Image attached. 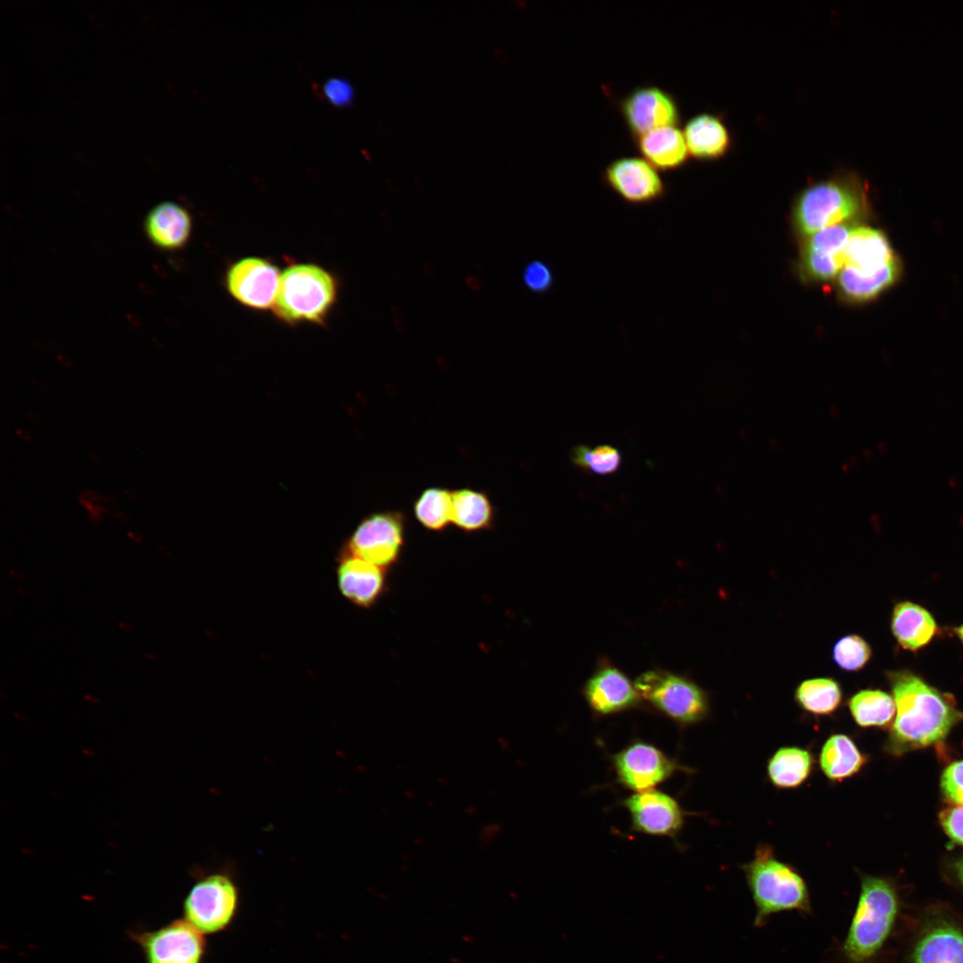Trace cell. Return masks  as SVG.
Segmentation results:
<instances>
[{
  "label": "cell",
  "instance_id": "6da1fadb",
  "mask_svg": "<svg viewBox=\"0 0 963 963\" xmlns=\"http://www.w3.org/2000/svg\"><path fill=\"white\" fill-rule=\"evenodd\" d=\"M896 712L885 749L893 755L942 742L963 720L952 695L908 670L886 672Z\"/></svg>",
  "mask_w": 963,
  "mask_h": 963
},
{
  "label": "cell",
  "instance_id": "7a4b0ae2",
  "mask_svg": "<svg viewBox=\"0 0 963 963\" xmlns=\"http://www.w3.org/2000/svg\"><path fill=\"white\" fill-rule=\"evenodd\" d=\"M860 879L857 904L840 947L845 963H872L888 940L900 909L889 878L860 874Z\"/></svg>",
  "mask_w": 963,
  "mask_h": 963
},
{
  "label": "cell",
  "instance_id": "3957f363",
  "mask_svg": "<svg viewBox=\"0 0 963 963\" xmlns=\"http://www.w3.org/2000/svg\"><path fill=\"white\" fill-rule=\"evenodd\" d=\"M741 869L755 907V927H762L770 917L785 911L812 914L805 879L794 866L778 859L769 844H759Z\"/></svg>",
  "mask_w": 963,
  "mask_h": 963
},
{
  "label": "cell",
  "instance_id": "277c9868",
  "mask_svg": "<svg viewBox=\"0 0 963 963\" xmlns=\"http://www.w3.org/2000/svg\"><path fill=\"white\" fill-rule=\"evenodd\" d=\"M901 273L900 259L885 233L866 226L852 228L844 250V268L837 276L847 299L872 300L894 284Z\"/></svg>",
  "mask_w": 963,
  "mask_h": 963
},
{
  "label": "cell",
  "instance_id": "5b68a950",
  "mask_svg": "<svg viewBox=\"0 0 963 963\" xmlns=\"http://www.w3.org/2000/svg\"><path fill=\"white\" fill-rule=\"evenodd\" d=\"M868 209L864 182L853 171H837L813 182L797 195L793 210L799 231L810 236L824 228L853 221Z\"/></svg>",
  "mask_w": 963,
  "mask_h": 963
},
{
  "label": "cell",
  "instance_id": "8992f818",
  "mask_svg": "<svg viewBox=\"0 0 963 963\" xmlns=\"http://www.w3.org/2000/svg\"><path fill=\"white\" fill-rule=\"evenodd\" d=\"M336 280L315 264H293L281 275L274 305L276 317L290 325L323 324L337 298Z\"/></svg>",
  "mask_w": 963,
  "mask_h": 963
},
{
  "label": "cell",
  "instance_id": "52a82bcc",
  "mask_svg": "<svg viewBox=\"0 0 963 963\" xmlns=\"http://www.w3.org/2000/svg\"><path fill=\"white\" fill-rule=\"evenodd\" d=\"M634 685L642 700L679 726L697 724L710 713L706 691L683 675L649 670L639 675Z\"/></svg>",
  "mask_w": 963,
  "mask_h": 963
},
{
  "label": "cell",
  "instance_id": "ba28073f",
  "mask_svg": "<svg viewBox=\"0 0 963 963\" xmlns=\"http://www.w3.org/2000/svg\"><path fill=\"white\" fill-rule=\"evenodd\" d=\"M406 534L407 517L402 511L372 513L358 523L338 554L357 556L389 571L402 556Z\"/></svg>",
  "mask_w": 963,
  "mask_h": 963
},
{
  "label": "cell",
  "instance_id": "9c48e42d",
  "mask_svg": "<svg viewBox=\"0 0 963 963\" xmlns=\"http://www.w3.org/2000/svg\"><path fill=\"white\" fill-rule=\"evenodd\" d=\"M237 889L226 875L215 873L201 878L187 894L184 910L185 919L202 934H212L226 927L234 917Z\"/></svg>",
  "mask_w": 963,
  "mask_h": 963
},
{
  "label": "cell",
  "instance_id": "30bf717a",
  "mask_svg": "<svg viewBox=\"0 0 963 963\" xmlns=\"http://www.w3.org/2000/svg\"><path fill=\"white\" fill-rule=\"evenodd\" d=\"M619 783L635 793L654 789L681 767L662 750L634 740L612 756Z\"/></svg>",
  "mask_w": 963,
  "mask_h": 963
},
{
  "label": "cell",
  "instance_id": "8fae6325",
  "mask_svg": "<svg viewBox=\"0 0 963 963\" xmlns=\"http://www.w3.org/2000/svg\"><path fill=\"white\" fill-rule=\"evenodd\" d=\"M618 108L632 141L651 130L681 122L674 95L654 85L633 88L618 101Z\"/></svg>",
  "mask_w": 963,
  "mask_h": 963
},
{
  "label": "cell",
  "instance_id": "7c38bea8",
  "mask_svg": "<svg viewBox=\"0 0 963 963\" xmlns=\"http://www.w3.org/2000/svg\"><path fill=\"white\" fill-rule=\"evenodd\" d=\"M601 177L605 186L632 205L651 204L667 193V185L658 170L643 158L615 159L605 167Z\"/></svg>",
  "mask_w": 963,
  "mask_h": 963
},
{
  "label": "cell",
  "instance_id": "4fadbf2b",
  "mask_svg": "<svg viewBox=\"0 0 963 963\" xmlns=\"http://www.w3.org/2000/svg\"><path fill=\"white\" fill-rule=\"evenodd\" d=\"M278 268L261 258H245L234 263L226 274L230 294L243 305L256 309L274 308L279 291Z\"/></svg>",
  "mask_w": 963,
  "mask_h": 963
},
{
  "label": "cell",
  "instance_id": "5bb4252c",
  "mask_svg": "<svg viewBox=\"0 0 963 963\" xmlns=\"http://www.w3.org/2000/svg\"><path fill=\"white\" fill-rule=\"evenodd\" d=\"M633 831L647 835L675 838L684 826V811L670 794L651 789L625 798Z\"/></svg>",
  "mask_w": 963,
  "mask_h": 963
},
{
  "label": "cell",
  "instance_id": "9a60e30c",
  "mask_svg": "<svg viewBox=\"0 0 963 963\" xmlns=\"http://www.w3.org/2000/svg\"><path fill=\"white\" fill-rule=\"evenodd\" d=\"M147 963H201L202 933L186 919L176 920L137 936Z\"/></svg>",
  "mask_w": 963,
  "mask_h": 963
},
{
  "label": "cell",
  "instance_id": "2e32d148",
  "mask_svg": "<svg viewBox=\"0 0 963 963\" xmlns=\"http://www.w3.org/2000/svg\"><path fill=\"white\" fill-rule=\"evenodd\" d=\"M336 582L343 598L362 609L375 606L388 587V571L359 557L338 554Z\"/></svg>",
  "mask_w": 963,
  "mask_h": 963
},
{
  "label": "cell",
  "instance_id": "e0dca14e",
  "mask_svg": "<svg viewBox=\"0 0 963 963\" xmlns=\"http://www.w3.org/2000/svg\"><path fill=\"white\" fill-rule=\"evenodd\" d=\"M584 699L594 713L611 715L637 707L641 703L634 683L612 663H601L583 686Z\"/></svg>",
  "mask_w": 963,
  "mask_h": 963
},
{
  "label": "cell",
  "instance_id": "ac0fdd59",
  "mask_svg": "<svg viewBox=\"0 0 963 963\" xmlns=\"http://www.w3.org/2000/svg\"><path fill=\"white\" fill-rule=\"evenodd\" d=\"M855 226L843 223L809 236L802 253L806 272L814 279L837 277L844 268V250Z\"/></svg>",
  "mask_w": 963,
  "mask_h": 963
},
{
  "label": "cell",
  "instance_id": "d6986e66",
  "mask_svg": "<svg viewBox=\"0 0 963 963\" xmlns=\"http://www.w3.org/2000/svg\"><path fill=\"white\" fill-rule=\"evenodd\" d=\"M682 132L689 156L697 160H720L732 147V136L721 114H696L686 121Z\"/></svg>",
  "mask_w": 963,
  "mask_h": 963
},
{
  "label": "cell",
  "instance_id": "ffe728a7",
  "mask_svg": "<svg viewBox=\"0 0 963 963\" xmlns=\"http://www.w3.org/2000/svg\"><path fill=\"white\" fill-rule=\"evenodd\" d=\"M144 227L150 243L158 249L177 251L184 248L191 237L192 217L183 206L162 202L148 212Z\"/></svg>",
  "mask_w": 963,
  "mask_h": 963
},
{
  "label": "cell",
  "instance_id": "44dd1931",
  "mask_svg": "<svg viewBox=\"0 0 963 963\" xmlns=\"http://www.w3.org/2000/svg\"><path fill=\"white\" fill-rule=\"evenodd\" d=\"M911 963H963V929L945 920L930 924L914 945Z\"/></svg>",
  "mask_w": 963,
  "mask_h": 963
},
{
  "label": "cell",
  "instance_id": "7402d4cb",
  "mask_svg": "<svg viewBox=\"0 0 963 963\" xmlns=\"http://www.w3.org/2000/svg\"><path fill=\"white\" fill-rule=\"evenodd\" d=\"M633 142L643 159L657 170L679 169L687 163L690 157L683 132L677 127L651 130Z\"/></svg>",
  "mask_w": 963,
  "mask_h": 963
},
{
  "label": "cell",
  "instance_id": "603a6c76",
  "mask_svg": "<svg viewBox=\"0 0 963 963\" xmlns=\"http://www.w3.org/2000/svg\"><path fill=\"white\" fill-rule=\"evenodd\" d=\"M891 630L903 649L915 652L932 641L938 627L925 607L910 601H902L893 607Z\"/></svg>",
  "mask_w": 963,
  "mask_h": 963
},
{
  "label": "cell",
  "instance_id": "cb8c5ba5",
  "mask_svg": "<svg viewBox=\"0 0 963 963\" xmlns=\"http://www.w3.org/2000/svg\"><path fill=\"white\" fill-rule=\"evenodd\" d=\"M868 757L855 741L844 733L830 735L823 743L819 765L823 775L832 783H841L857 775Z\"/></svg>",
  "mask_w": 963,
  "mask_h": 963
},
{
  "label": "cell",
  "instance_id": "d4e9b609",
  "mask_svg": "<svg viewBox=\"0 0 963 963\" xmlns=\"http://www.w3.org/2000/svg\"><path fill=\"white\" fill-rule=\"evenodd\" d=\"M815 757L807 748L784 745L769 758L766 774L770 783L781 790L796 789L811 776Z\"/></svg>",
  "mask_w": 963,
  "mask_h": 963
},
{
  "label": "cell",
  "instance_id": "484cf974",
  "mask_svg": "<svg viewBox=\"0 0 963 963\" xmlns=\"http://www.w3.org/2000/svg\"><path fill=\"white\" fill-rule=\"evenodd\" d=\"M496 508L489 495L469 487L452 490L451 524L466 533L491 530Z\"/></svg>",
  "mask_w": 963,
  "mask_h": 963
},
{
  "label": "cell",
  "instance_id": "4316f807",
  "mask_svg": "<svg viewBox=\"0 0 963 963\" xmlns=\"http://www.w3.org/2000/svg\"><path fill=\"white\" fill-rule=\"evenodd\" d=\"M847 706L860 728H884L893 719L896 707L893 696L880 689H862L853 694Z\"/></svg>",
  "mask_w": 963,
  "mask_h": 963
},
{
  "label": "cell",
  "instance_id": "83f0119b",
  "mask_svg": "<svg viewBox=\"0 0 963 963\" xmlns=\"http://www.w3.org/2000/svg\"><path fill=\"white\" fill-rule=\"evenodd\" d=\"M794 700L805 712L828 716L840 707L843 691L832 678H814L801 682L794 691Z\"/></svg>",
  "mask_w": 963,
  "mask_h": 963
},
{
  "label": "cell",
  "instance_id": "f1b7e54d",
  "mask_svg": "<svg viewBox=\"0 0 963 963\" xmlns=\"http://www.w3.org/2000/svg\"><path fill=\"white\" fill-rule=\"evenodd\" d=\"M452 490L433 486L422 490L413 503V513L421 526L442 532L451 524Z\"/></svg>",
  "mask_w": 963,
  "mask_h": 963
},
{
  "label": "cell",
  "instance_id": "f546056e",
  "mask_svg": "<svg viewBox=\"0 0 963 963\" xmlns=\"http://www.w3.org/2000/svg\"><path fill=\"white\" fill-rule=\"evenodd\" d=\"M570 459L578 469L602 476L614 473L621 465L620 450L606 444L593 449L577 445L572 449Z\"/></svg>",
  "mask_w": 963,
  "mask_h": 963
},
{
  "label": "cell",
  "instance_id": "4dcf8cb0",
  "mask_svg": "<svg viewBox=\"0 0 963 963\" xmlns=\"http://www.w3.org/2000/svg\"><path fill=\"white\" fill-rule=\"evenodd\" d=\"M872 655L869 644L859 635L841 638L834 646L833 660L843 671H858L865 667Z\"/></svg>",
  "mask_w": 963,
  "mask_h": 963
},
{
  "label": "cell",
  "instance_id": "1f68e13d",
  "mask_svg": "<svg viewBox=\"0 0 963 963\" xmlns=\"http://www.w3.org/2000/svg\"><path fill=\"white\" fill-rule=\"evenodd\" d=\"M523 281L531 292L544 293L553 286L554 275L547 263L541 260H533L525 266L523 272Z\"/></svg>",
  "mask_w": 963,
  "mask_h": 963
},
{
  "label": "cell",
  "instance_id": "d6a6232c",
  "mask_svg": "<svg viewBox=\"0 0 963 963\" xmlns=\"http://www.w3.org/2000/svg\"><path fill=\"white\" fill-rule=\"evenodd\" d=\"M943 795L952 803L963 806V760L948 765L941 777Z\"/></svg>",
  "mask_w": 963,
  "mask_h": 963
},
{
  "label": "cell",
  "instance_id": "836d02e7",
  "mask_svg": "<svg viewBox=\"0 0 963 963\" xmlns=\"http://www.w3.org/2000/svg\"><path fill=\"white\" fill-rule=\"evenodd\" d=\"M321 92L335 107L350 106L355 99V89L350 80L344 78L326 79L322 85Z\"/></svg>",
  "mask_w": 963,
  "mask_h": 963
},
{
  "label": "cell",
  "instance_id": "e575fe53",
  "mask_svg": "<svg viewBox=\"0 0 963 963\" xmlns=\"http://www.w3.org/2000/svg\"><path fill=\"white\" fill-rule=\"evenodd\" d=\"M941 825L951 841L963 845V806H954L940 813Z\"/></svg>",
  "mask_w": 963,
  "mask_h": 963
},
{
  "label": "cell",
  "instance_id": "d590c367",
  "mask_svg": "<svg viewBox=\"0 0 963 963\" xmlns=\"http://www.w3.org/2000/svg\"><path fill=\"white\" fill-rule=\"evenodd\" d=\"M953 871L957 880L963 886V857L953 863Z\"/></svg>",
  "mask_w": 963,
  "mask_h": 963
},
{
  "label": "cell",
  "instance_id": "8d00e7d4",
  "mask_svg": "<svg viewBox=\"0 0 963 963\" xmlns=\"http://www.w3.org/2000/svg\"><path fill=\"white\" fill-rule=\"evenodd\" d=\"M16 435L23 441L29 442L32 440V434L30 432L24 428H18L15 431Z\"/></svg>",
  "mask_w": 963,
  "mask_h": 963
},
{
  "label": "cell",
  "instance_id": "74e56055",
  "mask_svg": "<svg viewBox=\"0 0 963 963\" xmlns=\"http://www.w3.org/2000/svg\"><path fill=\"white\" fill-rule=\"evenodd\" d=\"M27 417L29 420V422H31L34 424H40L42 423L39 416L37 414H36L35 412H31V411L28 412L27 413Z\"/></svg>",
  "mask_w": 963,
  "mask_h": 963
},
{
  "label": "cell",
  "instance_id": "f35d334b",
  "mask_svg": "<svg viewBox=\"0 0 963 963\" xmlns=\"http://www.w3.org/2000/svg\"><path fill=\"white\" fill-rule=\"evenodd\" d=\"M124 494L132 500H136L139 497L138 494L132 489L124 490Z\"/></svg>",
  "mask_w": 963,
  "mask_h": 963
},
{
  "label": "cell",
  "instance_id": "ab89813d",
  "mask_svg": "<svg viewBox=\"0 0 963 963\" xmlns=\"http://www.w3.org/2000/svg\"><path fill=\"white\" fill-rule=\"evenodd\" d=\"M955 633L959 640L963 643V624L955 629Z\"/></svg>",
  "mask_w": 963,
  "mask_h": 963
},
{
  "label": "cell",
  "instance_id": "60d3db41",
  "mask_svg": "<svg viewBox=\"0 0 963 963\" xmlns=\"http://www.w3.org/2000/svg\"><path fill=\"white\" fill-rule=\"evenodd\" d=\"M87 456L94 463H99L100 462L99 457H97L95 454H94L92 452H87Z\"/></svg>",
  "mask_w": 963,
  "mask_h": 963
},
{
  "label": "cell",
  "instance_id": "b9f144b4",
  "mask_svg": "<svg viewBox=\"0 0 963 963\" xmlns=\"http://www.w3.org/2000/svg\"><path fill=\"white\" fill-rule=\"evenodd\" d=\"M114 515H115V517H117L119 519H121V520H124V521L128 519V517L123 513H114Z\"/></svg>",
  "mask_w": 963,
  "mask_h": 963
}]
</instances>
